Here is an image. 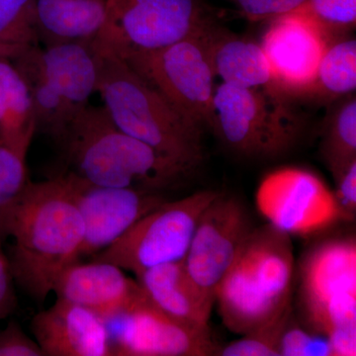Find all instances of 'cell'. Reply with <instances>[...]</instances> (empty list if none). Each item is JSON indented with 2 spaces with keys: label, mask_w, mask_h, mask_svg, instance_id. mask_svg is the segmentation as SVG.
I'll return each instance as SVG.
<instances>
[{
  "label": "cell",
  "mask_w": 356,
  "mask_h": 356,
  "mask_svg": "<svg viewBox=\"0 0 356 356\" xmlns=\"http://www.w3.org/2000/svg\"><path fill=\"white\" fill-rule=\"evenodd\" d=\"M218 194L202 191L165 201L92 259L110 262L136 276L153 267L184 261L203 211Z\"/></svg>",
  "instance_id": "cell-7"
},
{
  "label": "cell",
  "mask_w": 356,
  "mask_h": 356,
  "mask_svg": "<svg viewBox=\"0 0 356 356\" xmlns=\"http://www.w3.org/2000/svg\"><path fill=\"white\" fill-rule=\"evenodd\" d=\"M255 203L267 224L290 236L314 235L343 220L334 191L315 172L298 166L267 173Z\"/></svg>",
  "instance_id": "cell-10"
},
{
  "label": "cell",
  "mask_w": 356,
  "mask_h": 356,
  "mask_svg": "<svg viewBox=\"0 0 356 356\" xmlns=\"http://www.w3.org/2000/svg\"><path fill=\"white\" fill-rule=\"evenodd\" d=\"M106 0H36L40 43L92 42L102 29Z\"/></svg>",
  "instance_id": "cell-20"
},
{
  "label": "cell",
  "mask_w": 356,
  "mask_h": 356,
  "mask_svg": "<svg viewBox=\"0 0 356 356\" xmlns=\"http://www.w3.org/2000/svg\"><path fill=\"white\" fill-rule=\"evenodd\" d=\"M334 191L343 220H353L356 213V161L334 178Z\"/></svg>",
  "instance_id": "cell-32"
},
{
  "label": "cell",
  "mask_w": 356,
  "mask_h": 356,
  "mask_svg": "<svg viewBox=\"0 0 356 356\" xmlns=\"http://www.w3.org/2000/svg\"><path fill=\"white\" fill-rule=\"evenodd\" d=\"M321 154L334 178L356 161L355 95L330 103L323 123Z\"/></svg>",
  "instance_id": "cell-23"
},
{
  "label": "cell",
  "mask_w": 356,
  "mask_h": 356,
  "mask_svg": "<svg viewBox=\"0 0 356 356\" xmlns=\"http://www.w3.org/2000/svg\"><path fill=\"white\" fill-rule=\"evenodd\" d=\"M124 60L180 113L200 127H208L216 74L201 29L165 48L135 54Z\"/></svg>",
  "instance_id": "cell-9"
},
{
  "label": "cell",
  "mask_w": 356,
  "mask_h": 356,
  "mask_svg": "<svg viewBox=\"0 0 356 356\" xmlns=\"http://www.w3.org/2000/svg\"><path fill=\"white\" fill-rule=\"evenodd\" d=\"M303 10L334 38L348 36L356 25V0H307Z\"/></svg>",
  "instance_id": "cell-28"
},
{
  "label": "cell",
  "mask_w": 356,
  "mask_h": 356,
  "mask_svg": "<svg viewBox=\"0 0 356 356\" xmlns=\"http://www.w3.org/2000/svg\"><path fill=\"white\" fill-rule=\"evenodd\" d=\"M58 146L67 172L99 186L163 193L194 172L124 132L104 106L89 104L72 122Z\"/></svg>",
  "instance_id": "cell-2"
},
{
  "label": "cell",
  "mask_w": 356,
  "mask_h": 356,
  "mask_svg": "<svg viewBox=\"0 0 356 356\" xmlns=\"http://www.w3.org/2000/svg\"><path fill=\"white\" fill-rule=\"evenodd\" d=\"M147 298L168 317L201 332H210L215 302L192 280L184 261L147 269L136 276Z\"/></svg>",
  "instance_id": "cell-17"
},
{
  "label": "cell",
  "mask_w": 356,
  "mask_h": 356,
  "mask_svg": "<svg viewBox=\"0 0 356 356\" xmlns=\"http://www.w3.org/2000/svg\"><path fill=\"white\" fill-rule=\"evenodd\" d=\"M299 302L308 329L325 337L356 325L355 236L330 238L308 252L300 270Z\"/></svg>",
  "instance_id": "cell-8"
},
{
  "label": "cell",
  "mask_w": 356,
  "mask_h": 356,
  "mask_svg": "<svg viewBox=\"0 0 356 356\" xmlns=\"http://www.w3.org/2000/svg\"><path fill=\"white\" fill-rule=\"evenodd\" d=\"M201 34L215 74L222 83L264 89L276 95L259 42L231 31L220 22V16L208 21L201 28Z\"/></svg>",
  "instance_id": "cell-18"
},
{
  "label": "cell",
  "mask_w": 356,
  "mask_h": 356,
  "mask_svg": "<svg viewBox=\"0 0 356 356\" xmlns=\"http://www.w3.org/2000/svg\"><path fill=\"white\" fill-rule=\"evenodd\" d=\"M292 309L275 322L243 334L240 339L218 348L216 355L222 356H280L281 337Z\"/></svg>",
  "instance_id": "cell-27"
},
{
  "label": "cell",
  "mask_w": 356,
  "mask_h": 356,
  "mask_svg": "<svg viewBox=\"0 0 356 356\" xmlns=\"http://www.w3.org/2000/svg\"><path fill=\"white\" fill-rule=\"evenodd\" d=\"M291 236L266 224L252 229L217 288L222 324L243 336L291 310Z\"/></svg>",
  "instance_id": "cell-3"
},
{
  "label": "cell",
  "mask_w": 356,
  "mask_h": 356,
  "mask_svg": "<svg viewBox=\"0 0 356 356\" xmlns=\"http://www.w3.org/2000/svg\"><path fill=\"white\" fill-rule=\"evenodd\" d=\"M356 88V41L348 36L334 40L318 65L308 99L329 105Z\"/></svg>",
  "instance_id": "cell-24"
},
{
  "label": "cell",
  "mask_w": 356,
  "mask_h": 356,
  "mask_svg": "<svg viewBox=\"0 0 356 356\" xmlns=\"http://www.w3.org/2000/svg\"><path fill=\"white\" fill-rule=\"evenodd\" d=\"M44 69L74 121L97 91L99 58L91 42L51 44L41 49ZM72 124V123H70Z\"/></svg>",
  "instance_id": "cell-19"
},
{
  "label": "cell",
  "mask_w": 356,
  "mask_h": 356,
  "mask_svg": "<svg viewBox=\"0 0 356 356\" xmlns=\"http://www.w3.org/2000/svg\"><path fill=\"white\" fill-rule=\"evenodd\" d=\"M1 245L0 243V321L8 318L17 307L13 268Z\"/></svg>",
  "instance_id": "cell-33"
},
{
  "label": "cell",
  "mask_w": 356,
  "mask_h": 356,
  "mask_svg": "<svg viewBox=\"0 0 356 356\" xmlns=\"http://www.w3.org/2000/svg\"><path fill=\"white\" fill-rule=\"evenodd\" d=\"M84 224L81 257H92L123 236L166 199L159 192L99 186L63 173Z\"/></svg>",
  "instance_id": "cell-13"
},
{
  "label": "cell",
  "mask_w": 356,
  "mask_h": 356,
  "mask_svg": "<svg viewBox=\"0 0 356 356\" xmlns=\"http://www.w3.org/2000/svg\"><path fill=\"white\" fill-rule=\"evenodd\" d=\"M32 332L44 356L112 355L108 327L88 309L58 298L32 320Z\"/></svg>",
  "instance_id": "cell-16"
},
{
  "label": "cell",
  "mask_w": 356,
  "mask_h": 356,
  "mask_svg": "<svg viewBox=\"0 0 356 356\" xmlns=\"http://www.w3.org/2000/svg\"><path fill=\"white\" fill-rule=\"evenodd\" d=\"M98 58L97 92L114 123L159 153L195 170L203 161V128L180 113L125 60L111 56Z\"/></svg>",
  "instance_id": "cell-4"
},
{
  "label": "cell",
  "mask_w": 356,
  "mask_h": 356,
  "mask_svg": "<svg viewBox=\"0 0 356 356\" xmlns=\"http://www.w3.org/2000/svg\"><path fill=\"white\" fill-rule=\"evenodd\" d=\"M0 356H44L36 341H33L15 322L0 331Z\"/></svg>",
  "instance_id": "cell-31"
},
{
  "label": "cell",
  "mask_w": 356,
  "mask_h": 356,
  "mask_svg": "<svg viewBox=\"0 0 356 356\" xmlns=\"http://www.w3.org/2000/svg\"><path fill=\"white\" fill-rule=\"evenodd\" d=\"M41 49L40 46L34 47L13 60L29 88L37 131L50 136L58 145L72 120L60 93L44 69Z\"/></svg>",
  "instance_id": "cell-22"
},
{
  "label": "cell",
  "mask_w": 356,
  "mask_h": 356,
  "mask_svg": "<svg viewBox=\"0 0 356 356\" xmlns=\"http://www.w3.org/2000/svg\"><path fill=\"white\" fill-rule=\"evenodd\" d=\"M36 132L34 105L24 77L13 60L0 58V138L29 149Z\"/></svg>",
  "instance_id": "cell-21"
},
{
  "label": "cell",
  "mask_w": 356,
  "mask_h": 356,
  "mask_svg": "<svg viewBox=\"0 0 356 356\" xmlns=\"http://www.w3.org/2000/svg\"><path fill=\"white\" fill-rule=\"evenodd\" d=\"M241 16L254 22L269 21L298 10L307 0H227Z\"/></svg>",
  "instance_id": "cell-30"
},
{
  "label": "cell",
  "mask_w": 356,
  "mask_h": 356,
  "mask_svg": "<svg viewBox=\"0 0 356 356\" xmlns=\"http://www.w3.org/2000/svg\"><path fill=\"white\" fill-rule=\"evenodd\" d=\"M109 323L116 324L112 355L205 356L218 351L210 332L191 329L168 317L144 292L128 310Z\"/></svg>",
  "instance_id": "cell-14"
},
{
  "label": "cell",
  "mask_w": 356,
  "mask_h": 356,
  "mask_svg": "<svg viewBox=\"0 0 356 356\" xmlns=\"http://www.w3.org/2000/svg\"><path fill=\"white\" fill-rule=\"evenodd\" d=\"M37 46L36 0H0V58L14 60Z\"/></svg>",
  "instance_id": "cell-25"
},
{
  "label": "cell",
  "mask_w": 356,
  "mask_h": 356,
  "mask_svg": "<svg viewBox=\"0 0 356 356\" xmlns=\"http://www.w3.org/2000/svg\"><path fill=\"white\" fill-rule=\"evenodd\" d=\"M208 128L238 156L275 159L297 144L304 120L291 102L270 91L221 83L215 90Z\"/></svg>",
  "instance_id": "cell-5"
},
{
  "label": "cell",
  "mask_w": 356,
  "mask_h": 356,
  "mask_svg": "<svg viewBox=\"0 0 356 356\" xmlns=\"http://www.w3.org/2000/svg\"><path fill=\"white\" fill-rule=\"evenodd\" d=\"M29 149L0 138V243L6 238V229L11 211L29 184L27 154Z\"/></svg>",
  "instance_id": "cell-26"
},
{
  "label": "cell",
  "mask_w": 356,
  "mask_h": 356,
  "mask_svg": "<svg viewBox=\"0 0 356 356\" xmlns=\"http://www.w3.org/2000/svg\"><path fill=\"white\" fill-rule=\"evenodd\" d=\"M332 356L356 355V325L339 327L327 336Z\"/></svg>",
  "instance_id": "cell-34"
},
{
  "label": "cell",
  "mask_w": 356,
  "mask_h": 356,
  "mask_svg": "<svg viewBox=\"0 0 356 356\" xmlns=\"http://www.w3.org/2000/svg\"><path fill=\"white\" fill-rule=\"evenodd\" d=\"M53 292L58 298L92 312L106 324L143 295L138 281L128 277L120 267L95 259L70 264L58 276Z\"/></svg>",
  "instance_id": "cell-15"
},
{
  "label": "cell",
  "mask_w": 356,
  "mask_h": 356,
  "mask_svg": "<svg viewBox=\"0 0 356 356\" xmlns=\"http://www.w3.org/2000/svg\"><path fill=\"white\" fill-rule=\"evenodd\" d=\"M6 236L13 238L14 280L43 302L67 267L81 259L84 224L64 175L30 181L11 211Z\"/></svg>",
  "instance_id": "cell-1"
},
{
  "label": "cell",
  "mask_w": 356,
  "mask_h": 356,
  "mask_svg": "<svg viewBox=\"0 0 356 356\" xmlns=\"http://www.w3.org/2000/svg\"><path fill=\"white\" fill-rule=\"evenodd\" d=\"M216 17L207 0H106L104 22L91 44L98 56L125 60L186 38Z\"/></svg>",
  "instance_id": "cell-6"
},
{
  "label": "cell",
  "mask_w": 356,
  "mask_h": 356,
  "mask_svg": "<svg viewBox=\"0 0 356 356\" xmlns=\"http://www.w3.org/2000/svg\"><path fill=\"white\" fill-rule=\"evenodd\" d=\"M280 353L281 356H332L327 337L300 327L292 314L281 337Z\"/></svg>",
  "instance_id": "cell-29"
},
{
  "label": "cell",
  "mask_w": 356,
  "mask_h": 356,
  "mask_svg": "<svg viewBox=\"0 0 356 356\" xmlns=\"http://www.w3.org/2000/svg\"><path fill=\"white\" fill-rule=\"evenodd\" d=\"M261 43L276 95L284 99H308L318 65L334 38L303 10L267 21Z\"/></svg>",
  "instance_id": "cell-11"
},
{
  "label": "cell",
  "mask_w": 356,
  "mask_h": 356,
  "mask_svg": "<svg viewBox=\"0 0 356 356\" xmlns=\"http://www.w3.org/2000/svg\"><path fill=\"white\" fill-rule=\"evenodd\" d=\"M252 229L245 205L234 196L219 193L203 211L184 262L192 280L213 301Z\"/></svg>",
  "instance_id": "cell-12"
}]
</instances>
